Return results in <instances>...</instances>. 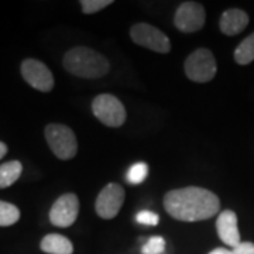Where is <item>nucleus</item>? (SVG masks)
Instances as JSON below:
<instances>
[{
    "label": "nucleus",
    "mask_w": 254,
    "mask_h": 254,
    "mask_svg": "<svg viewBox=\"0 0 254 254\" xmlns=\"http://www.w3.org/2000/svg\"><path fill=\"white\" fill-rule=\"evenodd\" d=\"M64 68L75 76L96 79L109 72L110 65L106 57L98 51L88 47H75L64 57Z\"/></svg>",
    "instance_id": "nucleus-2"
},
{
    "label": "nucleus",
    "mask_w": 254,
    "mask_h": 254,
    "mask_svg": "<svg viewBox=\"0 0 254 254\" xmlns=\"http://www.w3.org/2000/svg\"><path fill=\"white\" fill-rule=\"evenodd\" d=\"M165 250V240L161 236L150 237L141 247L143 254H163Z\"/></svg>",
    "instance_id": "nucleus-18"
},
{
    "label": "nucleus",
    "mask_w": 254,
    "mask_h": 254,
    "mask_svg": "<svg viewBox=\"0 0 254 254\" xmlns=\"http://www.w3.org/2000/svg\"><path fill=\"white\" fill-rule=\"evenodd\" d=\"M92 110L99 122L109 127L122 126L126 120V109L123 103L109 93L96 96L92 102Z\"/></svg>",
    "instance_id": "nucleus-5"
},
{
    "label": "nucleus",
    "mask_w": 254,
    "mask_h": 254,
    "mask_svg": "<svg viewBox=\"0 0 254 254\" xmlns=\"http://www.w3.org/2000/svg\"><path fill=\"white\" fill-rule=\"evenodd\" d=\"M232 252H233V254H254V243H252V242H243L237 247H235Z\"/></svg>",
    "instance_id": "nucleus-21"
},
{
    "label": "nucleus",
    "mask_w": 254,
    "mask_h": 254,
    "mask_svg": "<svg viewBox=\"0 0 254 254\" xmlns=\"http://www.w3.org/2000/svg\"><path fill=\"white\" fill-rule=\"evenodd\" d=\"M148 175V165L145 163L133 164L126 174V180L131 185H138L144 181Z\"/></svg>",
    "instance_id": "nucleus-17"
},
{
    "label": "nucleus",
    "mask_w": 254,
    "mask_h": 254,
    "mask_svg": "<svg viewBox=\"0 0 254 254\" xmlns=\"http://www.w3.org/2000/svg\"><path fill=\"white\" fill-rule=\"evenodd\" d=\"M125 202V190L119 184H108L100 190L95 209L96 213L103 219H113L119 213Z\"/></svg>",
    "instance_id": "nucleus-8"
},
{
    "label": "nucleus",
    "mask_w": 254,
    "mask_h": 254,
    "mask_svg": "<svg viewBox=\"0 0 254 254\" xmlns=\"http://www.w3.org/2000/svg\"><path fill=\"white\" fill-rule=\"evenodd\" d=\"M137 223H140V225H147V226H155L157 223H158V215L154 213V212H151V210H141V212H138L136 216Z\"/></svg>",
    "instance_id": "nucleus-20"
},
{
    "label": "nucleus",
    "mask_w": 254,
    "mask_h": 254,
    "mask_svg": "<svg viewBox=\"0 0 254 254\" xmlns=\"http://www.w3.org/2000/svg\"><path fill=\"white\" fill-rule=\"evenodd\" d=\"M79 200L75 193H65L55 200L50 210V220L54 226L69 227L78 218Z\"/></svg>",
    "instance_id": "nucleus-10"
},
{
    "label": "nucleus",
    "mask_w": 254,
    "mask_h": 254,
    "mask_svg": "<svg viewBox=\"0 0 254 254\" xmlns=\"http://www.w3.org/2000/svg\"><path fill=\"white\" fill-rule=\"evenodd\" d=\"M205 9L196 1H184L175 11L174 24L182 33H195L205 26Z\"/></svg>",
    "instance_id": "nucleus-7"
},
{
    "label": "nucleus",
    "mask_w": 254,
    "mask_h": 254,
    "mask_svg": "<svg viewBox=\"0 0 254 254\" xmlns=\"http://www.w3.org/2000/svg\"><path fill=\"white\" fill-rule=\"evenodd\" d=\"M6 153H7V145L0 141V160L6 155Z\"/></svg>",
    "instance_id": "nucleus-23"
},
{
    "label": "nucleus",
    "mask_w": 254,
    "mask_h": 254,
    "mask_svg": "<svg viewBox=\"0 0 254 254\" xmlns=\"http://www.w3.org/2000/svg\"><path fill=\"white\" fill-rule=\"evenodd\" d=\"M216 71V60L208 48H199L193 51L185 61V73L193 82H209L215 78Z\"/></svg>",
    "instance_id": "nucleus-4"
},
{
    "label": "nucleus",
    "mask_w": 254,
    "mask_h": 254,
    "mask_svg": "<svg viewBox=\"0 0 254 254\" xmlns=\"http://www.w3.org/2000/svg\"><path fill=\"white\" fill-rule=\"evenodd\" d=\"M164 208L177 220L199 222L215 216L219 212V198L208 190L187 187L170 190L164 196Z\"/></svg>",
    "instance_id": "nucleus-1"
},
{
    "label": "nucleus",
    "mask_w": 254,
    "mask_h": 254,
    "mask_svg": "<svg viewBox=\"0 0 254 254\" xmlns=\"http://www.w3.org/2000/svg\"><path fill=\"white\" fill-rule=\"evenodd\" d=\"M23 165L20 161H9L0 165V188H7L20 178Z\"/></svg>",
    "instance_id": "nucleus-14"
},
{
    "label": "nucleus",
    "mask_w": 254,
    "mask_h": 254,
    "mask_svg": "<svg viewBox=\"0 0 254 254\" xmlns=\"http://www.w3.org/2000/svg\"><path fill=\"white\" fill-rule=\"evenodd\" d=\"M235 61L239 65H247L254 61V33L245 38L235 51Z\"/></svg>",
    "instance_id": "nucleus-15"
},
{
    "label": "nucleus",
    "mask_w": 254,
    "mask_h": 254,
    "mask_svg": "<svg viewBox=\"0 0 254 254\" xmlns=\"http://www.w3.org/2000/svg\"><path fill=\"white\" fill-rule=\"evenodd\" d=\"M46 138L51 151L61 160H71L76 155L78 141L73 131L64 125H48L46 127Z\"/></svg>",
    "instance_id": "nucleus-3"
},
{
    "label": "nucleus",
    "mask_w": 254,
    "mask_h": 254,
    "mask_svg": "<svg viewBox=\"0 0 254 254\" xmlns=\"http://www.w3.org/2000/svg\"><path fill=\"white\" fill-rule=\"evenodd\" d=\"M21 75L30 86L41 92H50L54 88V76L47 65L38 61L28 58L21 63Z\"/></svg>",
    "instance_id": "nucleus-9"
},
{
    "label": "nucleus",
    "mask_w": 254,
    "mask_h": 254,
    "mask_svg": "<svg viewBox=\"0 0 254 254\" xmlns=\"http://www.w3.org/2000/svg\"><path fill=\"white\" fill-rule=\"evenodd\" d=\"M20 219V210L17 206L9 202L0 200V226H11Z\"/></svg>",
    "instance_id": "nucleus-16"
},
{
    "label": "nucleus",
    "mask_w": 254,
    "mask_h": 254,
    "mask_svg": "<svg viewBox=\"0 0 254 254\" xmlns=\"http://www.w3.org/2000/svg\"><path fill=\"white\" fill-rule=\"evenodd\" d=\"M249 24V16L247 13L240 9L226 10L219 21L220 31L226 36H236L242 33Z\"/></svg>",
    "instance_id": "nucleus-12"
},
{
    "label": "nucleus",
    "mask_w": 254,
    "mask_h": 254,
    "mask_svg": "<svg viewBox=\"0 0 254 254\" xmlns=\"http://www.w3.org/2000/svg\"><path fill=\"white\" fill-rule=\"evenodd\" d=\"M130 37L137 46L145 47L160 54H167L171 50L170 38L165 36L161 30L147 23L134 24L130 30Z\"/></svg>",
    "instance_id": "nucleus-6"
},
{
    "label": "nucleus",
    "mask_w": 254,
    "mask_h": 254,
    "mask_svg": "<svg viewBox=\"0 0 254 254\" xmlns=\"http://www.w3.org/2000/svg\"><path fill=\"white\" fill-rule=\"evenodd\" d=\"M209 254H233V252H230L227 249H215L213 252H210Z\"/></svg>",
    "instance_id": "nucleus-22"
},
{
    "label": "nucleus",
    "mask_w": 254,
    "mask_h": 254,
    "mask_svg": "<svg viewBox=\"0 0 254 254\" xmlns=\"http://www.w3.org/2000/svg\"><path fill=\"white\" fill-rule=\"evenodd\" d=\"M41 250L47 254H72L73 246L66 237L53 233L41 240Z\"/></svg>",
    "instance_id": "nucleus-13"
},
{
    "label": "nucleus",
    "mask_w": 254,
    "mask_h": 254,
    "mask_svg": "<svg viewBox=\"0 0 254 254\" xmlns=\"http://www.w3.org/2000/svg\"><path fill=\"white\" fill-rule=\"evenodd\" d=\"M112 4V0H82V11L86 14H93Z\"/></svg>",
    "instance_id": "nucleus-19"
},
{
    "label": "nucleus",
    "mask_w": 254,
    "mask_h": 254,
    "mask_svg": "<svg viewBox=\"0 0 254 254\" xmlns=\"http://www.w3.org/2000/svg\"><path fill=\"white\" fill-rule=\"evenodd\" d=\"M216 229L220 240L230 247H237L240 245V233L237 227V216L233 210H223L218 216Z\"/></svg>",
    "instance_id": "nucleus-11"
}]
</instances>
